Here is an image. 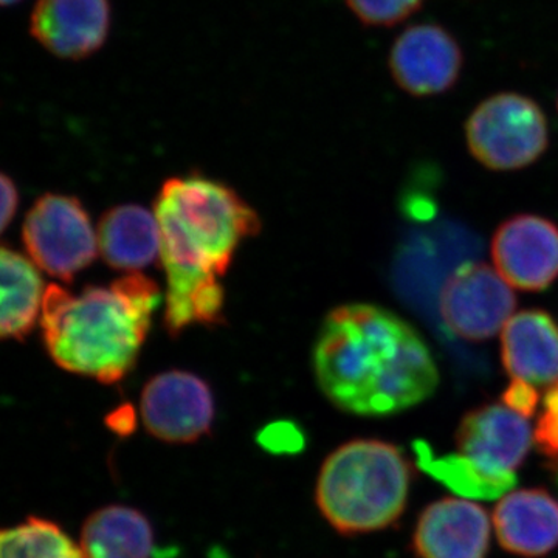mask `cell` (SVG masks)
<instances>
[{
	"mask_svg": "<svg viewBox=\"0 0 558 558\" xmlns=\"http://www.w3.org/2000/svg\"><path fill=\"white\" fill-rule=\"evenodd\" d=\"M154 213L167 274L165 326L178 337L194 325L226 322V290L219 278L238 247L260 231V219L240 194L194 172L165 180Z\"/></svg>",
	"mask_w": 558,
	"mask_h": 558,
	"instance_id": "1",
	"label": "cell"
},
{
	"mask_svg": "<svg viewBox=\"0 0 558 558\" xmlns=\"http://www.w3.org/2000/svg\"><path fill=\"white\" fill-rule=\"evenodd\" d=\"M314 371L323 395L357 416L402 413L439 387L438 366L421 333L376 304H344L326 315Z\"/></svg>",
	"mask_w": 558,
	"mask_h": 558,
	"instance_id": "2",
	"label": "cell"
},
{
	"mask_svg": "<svg viewBox=\"0 0 558 558\" xmlns=\"http://www.w3.org/2000/svg\"><path fill=\"white\" fill-rule=\"evenodd\" d=\"M160 303L157 282L137 271L76 295L51 284L40 314L44 344L60 368L117 384L137 363Z\"/></svg>",
	"mask_w": 558,
	"mask_h": 558,
	"instance_id": "3",
	"label": "cell"
},
{
	"mask_svg": "<svg viewBox=\"0 0 558 558\" xmlns=\"http://www.w3.org/2000/svg\"><path fill=\"white\" fill-rule=\"evenodd\" d=\"M411 476L410 462L398 447L377 439L351 440L323 462L315 501L340 534H371L400 519Z\"/></svg>",
	"mask_w": 558,
	"mask_h": 558,
	"instance_id": "4",
	"label": "cell"
},
{
	"mask_svg": "<svg viewBox=\"0 0 558 558\" xmlns=\"http://www.w3.org/2000/svg\"><path fill=\"white\" fill-rule=\"evenodd\" d=\"M470 154L492 171H515L537 161L549 146L542 108L515 92L481 101L465 121Z\"/></svg>",
	"mask_w": 558,
	"mask_h": 558,
	"instance_id": "5",
	"label": "cell"
},
{
	"mask_svg": "<svg viewBox=\"0 0 558 558\" xmlns=\"http://www.w3.org/2000/svg\"><path fill=\"white\" fill-rule=\"evenodd\" d=\"M22 241L36 266L72 281L97 258L98 240L78 197L47 193L28 211Z\"/></svg>",
	"mask_w": 558,
	"mask_h": 558,
	"instance_id": "6",
	"label": "cell"
},
{
	"mask_svg": "<svg viewBox=\"0 0 558 558\" xmlns=\"http://www.w3.org/2000/svg\"><path fill=\"white\" fill-rule=\"evenodd\" d=\"M517 307L512 286L484 263H465L447 278L439 293V314L451 333L484 341L505 328Z\"/></svg>",
	"mask_w": 558,
	"mask_h": 558,
	"instance_id": "7",
	"label": "cell"
},
{
	"mask_svg": "<svg viewBox=\"0 0 558 558\" xmlns=\"http://www.w3.org/2000/svg\"><path fill=\"white\" fill-rule=\"evenodd\" d=\"M143 424L154 438L191 444L208 435L215 421V399L207 381L186 371L157 374L140 399Z\"/></svg>",
	"mask_w": 558,
	"mask_h": 558,
	"instance_id": "8",
	"label": "cell"
},
{
	"mask_svg": "<svg viewBox=\"0 0 558 558\" xmlns=\"http://www.w3.org/2000/svg\"><path fill=\"white\" fill-rule=\"evenodd\" d=\"M388 65L400 89L413 97H433L458 83L464 53L446 28L438 24H416L395 40Z\"/></svg>",
	"mask_w": 558,
	"mask_h": 558,
	"instance_id": "9",
	"label": "cell"
},
{
	"mask_svg": "<svg viewBox=\"0 0 558 558\" xmlns=\"http://www.w3.org/2000/svg\"><path fill=\"white\" fill-rule=\"evenodd\" d=\"M534 442L529 418L505 403L469 411L457 432L459 454L475 462L487 475L502 480H517V469Z\"/></svg>",
	"mask_w": 558,
	"mask_h": 558,
	"instance_id": "10",
	"label": "cell"
},
{
	"mask_svg": "<svg viewBox=\"0 0 558 558\" xmlns=\"http://www.w3.org/2000/svg\"><path fill=\"white\" fill-rule=\"evenodd\" d=\"M110 0H36L31 11L32 38L58 60L83 61L108 43Z\"/></svg>",
	"mask_w": 558,
	"mask_h": 558,
	"instance_id": "11",
	"label": "cell"
},
{
	"mask_svg": "<svg viewBox=\"0 0 558 558\" xmlns=\"http://www.w3.org/2000/svg\"><path fill=\"white\" fill-rule=\"evenodd\" d=\"M490 253L512 288L542 292L558 278V226L542 216H513L498 227Z\"/></svg>",
	"mask_w": 558,
	"mask_h": 558,
	"instance_id": "12",
	"label": "cell"
},
{
	"mask_svg": "<svg viewBox=\"0 0 558 558\" xmlns=\"http://www.w3.org/2000/svg\"><path fill=\"white\" fill-rule=\"evenodd\" d=\"M492 520L487 510L462 498H442L418 517L413 549L418 558H486Z\"/></svg>",
	"mask_w": 558,
	"mask_h": 558,
	"instance_id": "13",
	"label": "cell"
},
{
	"mask_svg": "<svg viewBox=\"0 0 558 558\" xmlns=\"http://www.w3.org/2000/svg\"><path fill=\"white\" fill-rule=\"evenodd\" d=\"M492 521L499 545L513 556L538 558L558 546V501L543 488L510 492Z\"/></svg>",
	"mask_w": 558,
	"mask_h": 558,
	"instance_id": "14",
	"label": "cell"
},
{
	"mask_svg": "<svg viewBox=\"0 0 558 558\" xmlns=\"http://www.w3.org/2000/svg\"><path fill=\"white\" fill-rule=\"evenodd\" d=\"M501 359L512 379L535 387L558 381V326L548 312L521 311L501 330Z\"/></svg>",
	"mask_w": 558,
	"mask_h": 558,
	"instance_id": "15",
	"label": "cell"
},
{
	"mask_svg": "<svg viewBox=\"0 0 558 558\" xmlns=\"http://www.w3.org/2000/svg\"><path fill=\"white\" fill-rule=\"evenodd\" d=\"M156 213L140 205H120L106 211L98 227L102 259L117 270L137 271L149 266L160 252Z\"/></svg>",
	"mask_w": 558,
	"mask_h": 558,
	"instance_id": "16",
	"label": "cell"
},
{
	"mask_svg": "<svg viewBox=\"0 0 558 558\" xmlns=\"http://www.w3.org/2000/svg\"><path fill=\"white\" fill-rule=\"evenodd\" d=\"M80 548L84 558H150L153 527L138 510L108 506L86 520Z\"/></svg>",
	"mask_w": 558,
	"mask_h": 558,
	"instance_id": "17",
	"label": "cell"
},
{
	"mask_svg": "<svg viewBox=\"0 0 558 558\" xmlns=\"http://www.w3.org/2000/svg\"><path fill=\"white\" fill-rule=\"evenodd\" d=\"M2 270V307H0V336L3 339L24 341L31 336L43 314V278L36 270L35 263L14 252L2 247L0 255Z\"/></svg>",
	"mask_w": 558,
	"mask_h": 558,
	"instance_id": "18",
	"label": "cell"
},
{
	"mask_svg": "<svg viewBox=\"0 0 558 558\" xmlns=\"http://www.w3.org/2000/svg\"><path fill=\"white\" fill-rule=\"evenodd\" d=\"M418 464L440 483L449 486L459 497L492 499L501 497L517 480L495 478L462 454L433 458L425 444L416 446Z\"/></svg>",
	"mask_w": 558,
	"mask_h": 558,
	"instance_id": "19",
	"label": "cell"
},
{
	"mask_svg": "<svg viewBox=\"0 0 558 558\" xmlns=\"http://www.w3.org/2000/svg\"><path fill=\"white\" fill-rule=\"evenodd\" d=\"M0 558H84L80 545L53 521L25 520L0 537Z\"/></svg>",
	"mask_w": 558,
	"mask_h": 558,
	"instance_id": "20",
	"label": "cell"
},
{
	"mask_svg": "<svg viewBox=\"0 0 558 558\" xmlns=\"http://www.w3.org/2000/svg\"><path fill=\"white\" fill-rule=\"evenodd\" d=\"M366 27H395L422 9L425 0H344Z\"/></svg>",
	"mask_w": 558,
	"mask_h": 558,
	"instance_id": "21",
	"label": "cell"
},
{
	"mask_svg": "<svg viewBox=\"0 0 558 558\" xmlns=\"http://www.w3.org/2000/svg\"><path fill=\"white\" fill-rule=\"evenodd\" d=\"M259 444L271 453H295L303 447L304 438L296 425L275 422L259 433Z\"/></svg>",
	"mask_w": 558,
	"mask_h": 558,
	"instance_id": "22",
	"label": "cell"
},
{
	"mask_svg": "<svg viewBox=\"0 0 558 558\" xmlns=\"http://www.w3.org/2000/svg\"><path fill=\"white\" fill-rule=\"evenodd\" d=\"M502 403L517 411L521 416L532 417L538 405V392L535 385L529 381L513 379L501 396Z\"/></svg>",
	"mask_w": 558,
	"mask_h": 558,
	"instance_id": "23",
	"label": "cell"
},
{
	"mask_svg": "<svg viewBox=\"0 0 558 558\" xmlns=\"http://www.w3.org/2000/svg\"><path fill=\"white\" fill-rule=\"evenodd\" d=\"M534 438L546 457L558 461V410H543L534 428Z\"/></svg>",
	"mask_w": 558,
	"mask_h": 558,
	"instance_id": "24",
	"label": "cell"
},
{
	"mask_svg": "<svg viewBox=\"0 0 558 558\" xmlns=\"http://www.w3.org/2000/svg\"><path fill=\"white\" fill-rule=\"evenodd\" d=\"M2 230H7L20 205V191L7 172L2 174Z\"/></svg>",
	"mask_w": 558,
	"mask_h": 558,
	"instance_id": "25",
	"label": "cell"
},
{
	"mask_svg": "<svg viewBox=\"0 0 558 558\" xmlns=\"http://www.w3.org/2000/svg\"><path fill=\"white\" fill-rule=\"evenodd\" d=\"M134 421V411H132L131 407H121V409L108 417L109 427L113 432L120 433V435H130L135 427Z\"/></svg>",
	"mask_w": 558,
	"mask_h": 558,
	"instance_id": "26",
	"label": "cell"
},
{
	"mask_svg": "<svg viewBox=\"0 0 558 558\" xmlns=\"http://www.w3.org/2000/svg\"><path fill=\"white\" fill-rule=\"evenodd\" d=\"M22 0H2L3 7H14L17 5V3H21Z\"/></svg>",
	"mask_w": 558,
	"mask_h": 558,
	"instance_id": "27",
	"label": "cell"
},
{
	"mask_svg": "<svg viewBox=\"0 0 558 558\" xmlns=\"http://www.w3.org/2000/svg\"><path fill=\"white\" fill-rule=\"evenodd\" d=\"M557 108H558V98H557Z\"/></svg>",
	"mask_w": 558,
	"mask_h": 558,
	"instance_id": "28",
	"label": "cell"
}]
</instances>
